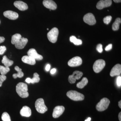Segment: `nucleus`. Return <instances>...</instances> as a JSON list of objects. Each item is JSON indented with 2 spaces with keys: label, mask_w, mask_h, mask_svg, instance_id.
Listing matches in <instances>:
<instances>
[{
  "label": "nucleus",
  "mask_w": 121,
  "mask_h": 121,
  "mask_svg": "<svg viewBox=\"0 0 121 121\" xmlns=\"http://www.w3.org/2000/svg\"><path fill=\"white\" fill-rule=\"evenodd\" d=\"M16 91L21 97L24 98L28 97L29 96L27 85L26 83L23 82L18 83L16 86Z\"/></svg>",
  "instance_id": "obj_1"
},
{
  "label": "nucleus",
  "mask_w": 121,
  "mask_h": 121,
  "mask_svg": "<svg viewBox=\"0 0 121 121\" xmlns=\"http://www.w3.org/2000/svg\"><path fill=\"white\" fill-rule=\"evenodd\" d=\"M35 107L38 112L44 113L47 111L48 108L44 104V99L42 98L37 99L35 103Z\"/></svg>",
  "instance_id": "obj_2"
},
{
  "label": "nucleus",
  "mask_w": 121,
  "mask_h": 121,
  "mask_svg": "<svg viewBox=\"0 0 121 121\" xmlns=\"http://www.w3.org/2000/svg\"><path fill=\"white\" fill-rule=\"evenodd\" d=\"M67 95L72 100L75 101H82L84 98V95L82 94L75 91H68Z\"/></svg>",
  "instance_id": "obj_3"
},
{
  "label": "nucleus",
  "mask_w": 121,
  "mask_h": 121,
  "mask_svg": "<svg viewBox=\"0 0 121 121\" xmlns=\"http://www.w3.org/2000/svg\"><path fill=\"white\" fill-rule=\"evenodd\" d=\"M110 103V101L108 99L103 98L97 104L96 106V109L98 111H104L108 108Z\"/></svg>",
  "instance_id": "obj_4"
},
{
  "label": "nucleus",
  "mask_w": 121,
  "mask_h": 121,
  "mask_svg": "<svg viewBox=\"0 0 121 121\" xmlns=\"http://www.w3.org/2000/svg\"><path fill=\"white\" fill-rule=\"evenodd\" d=\"M58 35V29L54 27L48 33V39L50 42L52 43H54L57 41Z\"/></svg>",
  "instance_id": "obj_5"
},
{
  "label": "nucleus",
  "mask_w": 121,
  "mask_h": 121,
  "mask_svg": "<svg viewBox=\"0 0 121 121\" xmlns=\"http://www.w3.org/2000/svg\"><path fill=\"white\" fill-rule=\"evenodd\" d=\"M105 64V62L103 60L99 59L96 60L93 65L94 71L96 73H99L104 68Z\"/></svg>",
  "instance_id": "obj_6"
},
{
  "label": "nucleus",
  "mask_w": 121,
  "mask_h": 121,
  "mask_svg": "<svg viewBox=\"0 0 121 121\" xmlns=\"http://www.w3.org/2000/svg\"><path fill=\"white\" fill-rule=\"evenodd\" d=\"M83 73L82 72L76 71L73 72L72 75L69 76L68 77V81L71 84L75 83L76 80L80 79Z\"/></svg>",
  "instance_id": "obj_7"
},
{
  "label": "nucleus",
  "mask_w": 121,
  "mask_h": 121,
  "mask_svg": "<svg viewBox=\"0 0 121 121\" xmlns=\"http://www.w3.org/2000/svg\"><path fill=\"white\" fill-rule=\"evenodd\" d=\"M83 19L84 22L89 25H93L96 23L95 17L92 13H87L84 15Z\"/></svg>",
  "instance_id": "obj_8"
},
{
  "label": "nucleus",
  "mask_w": 121,
  "mask_h": 121,
  "mask_svg": "<svg viewBox=\"0 0 121 121\" xmlns=\"http://www.w3.org/2000/svg\"><path fill=\"white\" fill-rule=\"evenodd\" d=\"M82 60L79 56H76L71 59L68 61V65L71 67L78 66L82 63Z\"/></svg>",
  "instance_id": "obj_9"
},
{
  "label": "nucleus",
  "mask_w": 121,
  "mask_h": 121,
  "mask_svg": "<svg viewBox=\"0 0 121 121\" xmlns=\"http://www.w3.org/2000/svg\"><path fill=\"white\" fill-rule=\"evenodd\" d=\"M112 0H100L97 4L96 7L99 9L110 7L112 4Z\"/></svg>",
  "instance_id": "obj_10"
},
{
  "label": "nucleus",
  "mask_w": 121,
  "mask_h": 121,
  "mask_svg": "<svg viewBox=\"0 0 121 121\" xmlns=\"http://www.w3.org/2000/svg\"><path fill=\"white\" fill-rule=\"evenodd\" d=\"M65 110V108L63 106H59L54 108L52 117L54 118H57L62 115Z\"/></svg>",
  "instance_id": "obj_11"
},
{
  "label": "nucleus",
  "mask_w": 121,
  "mask_h": 121,
  "mask_svg": "<svg viewBox=\"0 0 121 121\" xmlns=\"http://www.w3.org/2000/svg\"><path fill=\"white\" fill-rule=\"evenodd\" d=\"M28 55L31 56L35 60H41L43 59V56L37 53L36 50L34 48H31L27 52Z\"/></svg>",
  "instance_id": "obj_12"
},
{
  "label": "nucleus",
  "mask_w": 121,
  "mask_h": 121,
  "mask_svg": "<svg viewBox=\"0 0 121 121\" xmlns=\"http://www.w3.org/2000/svg\"><path fill=\"white\" fill-rule=\"evenodd\" d=\"M43 4L45 8L51 10H55L57 8L56 3L52 0H44Z\"/></svg>",
  "instance_id": "obj_13"
},
{
  "label": "nucleus",
  "mask_w": 121,
  "mask_h": 121,
  "mask_svg": "<svg viewBox=\"0 0 121 121\" xmlns=\"http://www.w3.org/2000/svg\"><path fill=\"white\" fill-rule=\"evenodd\" d=\"M4 16L9 19L14 20L17 19L19 17V15L17 13L11 11H7L4 13Z\"/></svg>",
  "instance_id": "obj_14"
},
{
  "label": "nucleus",
  "mask_w": 121,
  "mask_h": 121,
  "mask_svg": "<svg viewBox=\"0 0 121 121\" xmlns=\"http://www.w3.org/2000/svg\"><path fill=\"white\" fill-rule=\"evenodd\" d=\"M121 73V65L120 64H117L115 65L111 69L110 72V75L111 77L120 75Z\"/></svg>",
  "instance_id": "obj_15"
},
{
  "label": "nucleus",
  "mask_w": 121,
  "mask_h": 121,
  "mask_svg": "<svg viewBox=\"0 0 121 121\" xmlns=\"http://www.w3.org/2000/svg\"><path fill=\"white\" fill-rule=\"evenodd\" d=\"M14 5L16 8L21 11H25L28 9L27 4L21 1H15L14 2Z\"/></svg>",
  "instance_id": "obj_16"
},
{
  "label": "nucleus",
  "mask_w": 121,
  "mask_h": 121,
  "mask_svg": "<svg viewBox=\"0 0 121 121\" xmlns=\"http://www.w3.org/2000/svg\"><path fill=\"white\" fill-rule=\"evenodd\" d=\"M20 114L22 117H29L31 115V111L28 107L24 106L21 110Z\"/></svg>",
  "instance_id": "obj_17"
},
{
  "label": "nucleus",
  "mask_w": 121,
  "mask_h": 121,
  "mask_svg": "<svg viewBox=\"0 0 121 121\" xmlns=\"http://www.w3.org/2000/svg\"><path fill=\"white\" fill-rule=\"evenodd\" d=\"M28 42V40L27 39L22 37L19 41L15 44V47L18 49H23L26 46Z\"/></svg>",
  "instance_id": "obj_18"
},
{
  "label": "nucleus",
  "mask_w": 121,
  "mask_h": 121,
  "mask_svg": "<svg viewBox=\"0 0 121 121\" xmlns=\"http://www.w3.org/2000/svg\"><path fill=\"white\" fill-rule=\"evenodd\" d=\"M22 60L24 63L30 65H34L36 63L35 60L28 55L23 56Z\"/></svg>",
  "instance_id": "obj_19"
},
{
  "label": "nucleus",
  "mask_w": 121,
  "mask_h": 121,
  "mask_svg": "<svg viewBox=\"0 0 121 121\" xmlns=\"http://www.w3.org/2000/svg\"><path fill=\"white\" fill-rule=\"evenodd\" d=\"M15 70L17 72V73L13 74V75L14 78H22L24 76V73L22 71V69H20L19 67L16 66L15 67Z\"/></svg>",
  "instance_id": "obj_20"
},
{
  "label": "nucleus",
  "mask_w": 121,
  "mask_h": 121,
  "mask_svg": "<svg viewBox=\"0 0 121 121\" xmlns=\"http://www.w3.org/2000/svg\"><path fill=\"white\" fill-rule=\"evenodd\" d=\"M2 63L4 64L5 66L9 67L13 64V62L9 59L6 56H4L2 58Z\"/></svg>",
  "instance_id": "obj_21"
},
{
  "label": "nucleus",
  "mask_w": 121,
  "mask_h": 121,
  "mask_svg": "<svg viewBox=\"0 0 121 121\" xmlns=\"http://www.w3.org/2000/svg\"><path fill=\"white\" fill-rule=\"evenodd\" d=\"M88 82L87 79L86 78H83L81 82L77 83L76 86L79 89H82L85 86H86Z\"/></svg>",
  "instance_id": "obj_22"
},
{
  "label": "nucleus",
  "mask_w": 121,
  "mask_h": 121,
  "mask_svg": "<svg viewBox=\"0 0 121 121\" xmlns=\"http://www.w3.org/2000/svg\"><path fill=\"white\" fill-rule=\"evenodd\" d=\"M22 38V36L19 34H16L12 36L11 43L12 44H15L18 43Z\"/></svg>",
  "instance_id": "obj_23"
},
{
  "label": "nucleus",
  "mask_w": 121,
  "mask_h": 121,
  "mask_svg": "<svg viewBox=\"0 0 121 121\" xmlns=\"http://www.w3.org/2000/svg\"><path fill=\"white\" fill-rule=\"evenodd\" d=\"M121 23V19L120 18H117L115 21L113 23L112 29L114 31H117L119 29V25Z\"/></svg>",
  "instance_id": "obj_24"
},
{
  "label": "nucleus",
  "mask_w": 121,
  "mask_h": 121,
  "mask_svg": "<svg viewBox=\"0 0 121 121\" xmlns=\"http://www.w3.org/2000/svg\"><path fill=\"white\" fill-rule=\"evenodd\" d=\"M70 40L75 45H80L82 44V41L81 39H77L74 36H72L70 37Z\"/></svg>",
  "instance_id": "obj_25"
},
{
  "label": "nucleus",
  "mask_w": 121,
  "mask_h": 121,
  "mask_svg": "<svg viewBox=\"0 0 121 121\" xmlns=\"http://www.w3.org/2000/svg\"><path fill=\"white\" fill-rule=\"evenodd\" d=\"M9 71V68L0 65V73L2 75H5Z\"/></svg>",
  "instance_id": "obj_26"
},
{
  "label": "nucleus",
  "mask_w": 121,
  "mask_h": 121,
  "mask_svg": "<svg viewBox=\"0 0 121 121\" xmlns=\"http://www.w3.org/2000/svg\"><path fill=\"white\" fill-rule=\"evenodd\" d=\"M31 79V83L32 84H34L35 83L39 82L40 81V78H39V74L37 73H35L33 74V77Z\"/></svg>",
  "instance_id": "obj_27"
},
{
  "label": "nucleus",
  "mask_w": 121,
  "mask_h": 121,
  "mask_svg": "<svg viewBox=\"0 0 121 121\" xmlns=\"http://www.w3.org/2000/svg\"><path fill=\"white\" fill-rule=\"evenodd\" d=\"M1 119L3 121H11L10 116L8 113H3L1 116Z\"/></svg>",
  "instance_id": "obj_28"
},
{
  "label": "nucleus",
  "mask_w": 121,
  "mask_h": 121,
  "mask_svg": "<svg viewBox=\"0 0 121 121\" xmlns=\"http://www.w3.org/2000/svg\"><path fill=\"white\" fill-rule=\"evenodd\" d=\"M112 17L111 16H108L106 17L103 19V22L104 23L106 24H108L110 23L111 20H112Z\"/></svg>",
  "instance_id": "obj_29"
},
{
  "label": "nucleus",
  "mask_w": 121,
  "mask_h": 121,
  "mask_svg": "<svg viewBox=\"0 0 121 121\" xmlns=\"http://www.w3.org/2000/svg\"><path fill=\"white\" fill-rule=\"evenodd\" d=\"M7 77L5 75H0V87L2 86V83L6 80Z\"/></svg>",
  "instance_id": "obj_30"
},
{
  "label": "nucleus",
  "mask_w": 121,
  "mask_h": 121,
  "mask_svg": "<svg viewBox=\"0 0 121 121\" xmlns=\"http://www.w3.org/2000/svg\"><path fill=\"white\" fill-rule=\"evenodd\" d=\"M7 48L4 46H0V55H3L6 51Z\"/></svg>",
  "instance_id": "obj_31"
},
{
  "label": "nucleus",
  "mask_w": 121,
  "mask_h": 121,
  "mask_svg": "<svg viewBox=\"0 0 121 121\" xmlns=\"http://www.w3.org/2000/svg\"><path fill=\"white\" fill-rule=\"evenodd\" d=\"M96 49L97 51L99 53H101L102 52L103 50L102 45L101 44H99L97 45Z\"/></svg>",
  "instance_id": "obj_32"
},
{
  "label": "nucleus",
  "mask_w": 121,
  "mask_h": 121,
  "mask_svg": "<svg viewBox=\"0 0 121 121\" xmlns=\"http://www.w3.org/2000/svg\"><path fill=\"white\" fill-rule=\"evenodd\" d=\"M117 85L118 87H121V77L119 76L117 77Z\"/></svg>",
  "instance_id": "obj_33"
},
{
  "label": "nucleus",
  "mask_w": 121,
  "mask_h": 121,
  "mask_svg": "<svg viewBox=\"0 0 121 121\" xmlns=\"http://www.w3.org/2000/svg\"><path fill=\"white\" fill-rule=\"evenodd\" d=\"M112 45L111 44H108L107 46L105 48V50L106 51H109L111 50L112 48Z\"/></svg>",
  "instance_id": "obj_34"
},
{
  "label": "nucleus",
  "mask_w": 121,
  "mask_h": 121,
  "mask_svg": "<svg viewBox=\"0 0 121 121\" xmlns=\"http://www.w3.org/2000/svg\"><path fill=\"white\" fill-rule=\"evenodd\" d=\"M50 67H51V66H50V64H48L46 66V67H45V70L47 71H48L50 70Z\"/></svg>",
  "instance_id": "obj_35"
},
{
  "label": "nucleus",
  "mask_w": 121,
  "mask_h": 121,
  "mask_svg": "<svg viewBox=\"0 0 121 121\" xmlns=\"http://www.w3.org/2000/svg\"><path fill=\"white\" fill-rule=\"evenodd\" d=\"M25 81L27 83H31V79L30 78H27L25 80Z\"/></svg>",
  "instance_id": "obj_36"
},
{
  "label": "nucleus",
  "mask_w": 121,
  "mask_h": 121,
  "mask_svg": "<svg viewBox=\"0 0 121 121\" xmlns=\"http://www.w3.org/2000/svg\"><path fill=\"white\" fill-rule=\"evenodd\" d=\"M5 38L4 37H1L0 36V43H3L4 41Z\"/></svg>",
  "instance_id": "obj_37"
},
{
  "label": "nucleus",
  "mask_w": 121,
  "mask_h": 121,
  "mask_svg": "<svg viewBox=\"0 0 121 121\" xmlns=\"http://www.w3.org/2000/svg\"><path fill=\"white\" fill-rule=\"evenodd\" d=\"M56 71V69L55 68H53L52 69L51 71V74H54L55 73Z\"/></svg>",
  "instance_id": "obj_38"
},
{
  "label": "nucleus",
  "mask_w": 121,
  "mask_h": 121,
  "mask_svg": "<svg viewBox=\"0 0 121 121\" xmlns=\"http://www.w3.org/2000/svg\"><path fill=\"white\" fill-rule=\"evenodd\" d=\"M118 118H119V121H121V112H120L119 113V115H118Z\"/></svg>",
  "instance_id": "obj_39"
},
{
  "label": "nucleus",
  "mask_w": 121,
  "mask_h": 121,
  "mask_svg": "<svg viewBox=\"0 0 121 121\" xmlns=\"http://www.w3.org/2000/svg\"><path fill=\"white\" fill-rule=\"evenodd\" d=\"M116 3H119L121 2V0H113Z\"/></svg>",
  "instance_id": "obj_40"
},
{
  "label": "nucleus",
  "mask_w": 121,
  "mask_h": 121,
  "mask_svg": "<svg viewBox=\"0 0 121 121\" xmlns=\"http://www.w3.org/2000/svg\"><path fill=\"white\" fill-rule=\"evenodd\" d=\"M118 105H119V107H120V108H121V101H120L118 102Z\"/></svg>",
  "instance_id": "obj_41"
},
{
  "label": "nucleus",
  "mask_w": 121,
  "mask_h": 121,
  "mask_svg": "<svg viewBox=\"0 0 121 121\" xmlns=\"http://www.w3.org/2000/svg\"><path fill=\"white\" fill-rule=\"evenodd\" d=\"M91 120V118L90 117H89L86 120H85L84 121H90Z\"/></svg>",
  "instance_id": "obj_42"
},
{
  "label": "nucleus",
  "mask_w": 121,
  "mask_h": 121,
  "mask_svg": "<svg viewBox=\"0 0 121 121\" xmlns=\"http://www.w3.org/2000/svg\"><path fill=\"white\" fill-rule=\"evenodd\" d=\"M47 30H48V28L47 29Z\"/></svg>",
  "instance_id": "obj_43"
},
{
  "label": "nucleus",
  "mask_w": 121,
  "mask_h": 121,
  "mask_svg": "<svg viewBox=\"0 0 121 121\" xmlns=\"http://www.w3.org/2000/svg\"></svg>",
  "instance_id": "obj_44"
}]
</instances>
